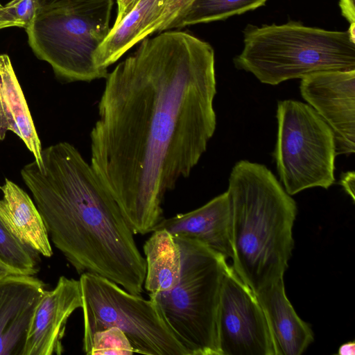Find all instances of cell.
I'll return each mask as SVG.
<instances>
[{"label":"cell","instance_id":"obj_1","mask_svg":"<svg viewBox=\"0 0 355 355\" xmlns=\"http://www.w3.org/2000/svg\"><path fill=\"white\" fill-rule=\"evenodd\" d=\"M107 74L90 134V165L134 234L164 218L167 191L186 178L216 127L214 51L170 31L139 42Z\"/></svg>","mask_w":355,"mask_h":355},{"label":"cell","instance_id":"obj_2","mask_svg":"<svg viewBox=\"0 0 355 355\" xmlns=\"http://www.w3.org/2000/svg\"><path fill=\"white\" fill-rule=\"evenodd\" d=\"M42 165L21 170L50 241L78 274L107 278L141 295L145 258L118 204L90 164L68 142L42 151Z\"/></svg>","mask_w":355,"mask_h":355},{"label":"cell","instance_id":"obj_3","mask_svg":"<svg viewBox=\"0 0 355 355\" xmlns=\"http://www.w3.org/2000/svg\"><path fill=\"white\" fill-rule=\"evenodd\" d=\"M232 268L256 294L284 278L294 247V199L263 164L240 160L227 190Z\"/></svg>","mask_w":355,"mask_h":355},{"label":"cell","instance_id":"obj_4","mask_svg":"<svg viewBox=\"0 0 355 355\" xmlns=\"http://www.w3.org/2000/svg\"><path fill=\"white\" fill-rule=\"evenodd\" d=\"M354 39L351 28L327 31L295 21L250 24L243 31V48L234 63L270 85L321 71L353 70Z\"/></svg>","mask_w":355,"mask_h":355},{"label":"cell","instance_id":"obj_5","mask_svg":"<svg viewBox=\"0 0 355 355\" xmlns=\"http://www.w3.org/2000/svg\"><path fill=\"white\" fill-rule=\"evenodd\" d=\"M174 238L182 253L179 282L168 291L149 297L190 355H220L218 310L227 259L196 240Z\"/></svg>","mask_w":355,"mask_h":355},{"label":"cell","instance_id":"obj_6","mask_svg":"<svg viewBox=\"0 0 355 355\" xmlns=\"http://www.w3.org/2000/svg\"><path fill=\"white\" fill-rule=\"evenodd\" d=\"M113 3V0H69L37 10L26 28L30 46L67 82L105 78L94 64V54L110 30Z\"/></svg>","mask_w":355,"mask_h":355},{"label":"cell","instance_id":"obj_7","mask_svg":"<svg viewBox=\"0 0 355 355\" xmlns=\"http://www.w3.org/2000/svg\"><path fill=\"white\" fill-rule=\"evenodd\" d=\"M78 280L83 314V349L86 354L96 332L115 327L126 335L135 353L190 355L153 299L130 293L93 273L83 272Z\"/></svg>","mask_w":355,"mask_h":355},{"label":"cell","instance_id":"obj_8","mask_svg":"<svg viewBox=\"0 0 355 355\" xmlns=\"http://www.w3.org/2000/svg\"><path fill=\"white\" fill-rule=\"evenodd\" d=\"M277 134L272 153L284 189L290 196L305 189H328L335 182L336 141L330 126L309 104L277 103Z\"/></svg>","mask_w":355,"mask_h":355},{"label":"cell","instance_id":"obj_9","mask_svg":"<svg viewBox=\"0 0 355 355\" xmlns=\"http://www.w3.org/2000/svg\"><path fill=\"white\" fill-rule=\"evenodd\" d=\"M217 331L220 355H276L257 295L229 264L221 285Z\"/></svg>","mask_w":355,"mask_h":355},{"label":"cell","instance_id":"obj_10","mask_svg":"<svg viewBox=\"0 0 355 355\" xmlns=\"http://www.w3.org/2000/svg\"><path fill=\"white\" fill-rule=\"evenodd\" d=\"M302 98L330 126L336 154L355 152V69L321 71L301 78Z\"/></svg>","mask_w":355,"mask_h":355},{"label":"cell","instance_id":"obj_11","mask_svg":"<svg viewBox=\"0 0 355 355\" xmlns=\"http://www.w3.org/2000/svg\"><path fill=\"white\" fill-rule=\"evenodd\" d=\"M82 306L79 280L59 277L56 286L45 290L35 309L21 355H60L71 315Z\"/></svg>","mask_w":355,"mask_h":355},{"label":"cell","instance_id":"obj_12","mask_svg":"<svg viewBox=\"0 0 355 355\" xmlns=\"http://www.w3.org/2000/svg\"><path fill=\"white\" fill-rule=\"evenodd\" d=\"M45 284L30 275L0 279V355H21L26 334Z\"/></svg>","mask_w":355,"mask_h":355},{"label":"cell","instance_id":"obj_13","mask_svg":"<svg viewBox=\"0 0 355 355\" xmlns=\"http://www.w3.org/2000/svg\"><path fill=\"white\" fill-rule=\"evenodd\" d=\"M162 229L173 236L196 240L227 259H232L230 207L227 191L196 209L163 218L154 230Z\"/></svg>","mask_w":355,"mask_h":355},{"label":"cell","instance_id":"obj_14","mask_svg":"<svg viewBox=\"0 0 355 355\" xmlns=\"http://www.w3.org/2000/svg\"><path fill=\"white\" fill-rule=\"evenodd\" d=\"M266 315L276 355H300L313 341V331L288 300L284 278L255 294Z\"/></svg>","mask_w":355,"mask_h":355},{"label":"cell","instance_id":"obj_15","mask_svg":"<svg viewBox=\"0 0 355 355\" xmlns=\"http://www.w3.org/2000/svg\"><path fill=\"white\" fill-rule=\"evenodd\" d=\"M168 0H140L117 24L94 54L96 67L107 76V67L126 51L154 33L155 26Z\"/></svg>","mask_w":355,"mask_h":355},{"label":"cell","instance_id":"obj_16","mask_svg":"<svg viewBox=\"0 0 355 355\" xmlns=\"http://www.w3.org/2000/svg\"><path fill=\"white\" fill-rule=\"evenodd\" d=\"M8 131L17 135L42 165V146L23 91L7 55H0V140Z\"/></svg>","mask_w":355,"mask_h":355},{"label":"cell","instance_id":"obj_17","mask_svg":"<svg viewBox=\"0 0 355 355\" xmlns=\"http://www.w3.org/2000/svg\"><path fill=\"white\" fill-rule=\"evenodd\" d=\"M0 200V220L17 238L45 257L53 255L44 220L30 196L15 183L6 179Z\"/></svg>","mask_w":355,"mask_h":355},{"label":"cell","instance_id":"obj_18","mask_svg":"<svg viewBox=\"0 0 355 355\" xmlns=\"http://www.w3.org/2000/svg\"><path fill=\"white\" fill-rule=\"evenodd\" d=\"M152 232L144 245L146 265L144 284L149 296L173 288L182 270L181 250L174 236L164 229Z\"/></svg>","mask_w":355,"mask_h":355},{"label":"cell","instance_id":"obj_19","mask_svg":"<svg viewBox=\"0 0 355 355\" xmlns=\"http://www.w3.org/2000/svg\"><path fill=\"white\" fill-rule=\"evenodd\" d=\"M268 0H193L169 25L168 30L223 20L254 10Z\"/></svg>","mask_w":355,"mask_h":355},{"label":"cell","instance_id":"obj_20","mask_svg":"<svg viewBox=\"0 0 355 355\" xmlns=\"http://www.w3.org/2000/svg\"><path fill=\"white\" fill-rule=\"evenodd\" d=\"M38 253L17 238L0 220V262L17 274L34 275Z\"/></svg>","mask_w":355,"mask_h":355},{"label":"cell","instance_id":"obj_21","mask_svg":"<svg viewBox=\"0 0 355 355\" xmlns=\"http://www.w3.org/2000/svg\"><path fill=\"white\" fill-rule=\"evenodd\" d=\"M134 349L126 335L112 327L96 332L92 339L89 355H130Z\"/></svg>","mask_w":355,"mask_h":355},{"label":"cell","instance_id":"obj_22","mask_svg":"<svg viewBox=\"0 0 355 355\" xmlns=\"http://www.w3.org/2000/svg\"><path fill=\"white\" fill-rule=\"evenodd\" d=\"M37 10L35 0H12L5 6L0 4V29L11 26L26 29Z\"/></svg>","mask_w":355,"mask_h":355},{"label":"cell","instance_id":"obj_23","mask_svg":"<svg viewBox=\"0 0 355 355\" xmlns=\"http://www.w3.org/2000/svg\"><path fill=\"white\" fill-rule=\"evenodd\" d=\"M193 0H168L166 6L158 19L154 32L168 30L169 25L179 17Z\"/></svg>","mask_w":355,"mask_h":355},{"label":"cell","instance_id":"obj_24","mask_svg":"<svg viewBox=\"0 0 355 355\" xmlns=\"http://www.w3.org/2000/svg\"><path fill=\"white\" fill-rule=\"evenodd\" d=\"M140 0H116L117 12L114 24L119 23Z\"/></svg>","mask_w":355,"mask_h":355},{"label":"cell","instance_id":"obj_25","mask_svg":"<svg viewBox=\"0 0 355 355\" xmlns=\"http://www.w3.org/2000/svg\"><path fill=\"white\" fill-rule=\"evenodd\" d=\"M340 6L343 15L350 23V26H355V0H340Z\"/></svg>","mask_w":355,"mask_h":355},{"label":"cell","instance_id":"obj_26","mask_svg":"<svg viewBox=\"0 0 355 355\" xmlns=\"http://www.w3.org/2000/svg\"><path fill=\"white\" fill-rule=\"evenodd\" d=\"M37 10H46L60 6L69 0H35Z\"/></svg>","mask_w":355,"mask_h":355},{"label":"cell","instance_id":"obj_27","mask_svg":"<svg viewBox=\"0 0 355 355\" xmlns=\"http://www.w3.org/2000/svg\"><path fill=\"white\" fill-rule=\"evenodd\" d=\"M337 354L339 355H354L355 343L349 341L342 344L338 349Z\"/></svg>","mask_w":355,"mask_h":355},{"label":"cell","instance_id":"obj_28","mask_svg":"<svg viewBox=\"0 0 355 355\" xmlns=\"http://www.w3.org/2000/svg\"><path fill=\"white\" fill-rule=\"evenodd\" d=\"M11 274H17V273L15 272L10 268H9L5 266L0 265V279L3 277H4L7 275H11Z\"/></svg>","mask_w":355,"mask_h":355},{"label":"cell","instance_id":"obj_29","mask_svg":"<svg viewBox=\"0 0 355 355\" xmlns=\"http://www.w3.org/2000/svg\"><path fill=\"white\" fill-rule=\"evenodd\" d=\"M1 189H2V187L0 186V189L1 190Z\"/></svg>","mask_w":355,"mask_h":355},{"label":"cell","instance_id":"obj_30","mask_svg":"<svg viewBox=\"0 0 355 355\" xmlns=\"http://www.w3.org/2000/svg\"><path fill=\"white\" fill-rule=\"evenodd\" d=\"M0 265H3V264L0 262ZM3 266H4V265H3Z\"/></svg>","mask_w":355,"mask_h":355}]
</instances>
